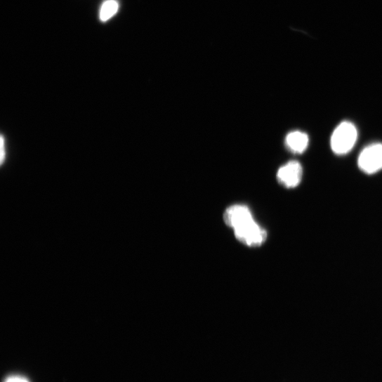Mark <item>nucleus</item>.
<instances>
[{
    "label": "nucleus",
    "instance_id": "nucleus-8",
    "mask_svg": "<svg viewBox=\"0 0 382 382\" xmlns=\"http://www.w3.org/2000/svg\"><path fill=\"white\" fill-rule=\"evenodd\" d=\"M5 382H29V381L22 376H13L8 378Z\"/></svg>",
    "mask_w": 382,
    "mask_h": 382
},
{
    "label": "nucleus",
    "instance_id": "nucleus-6",
    "mask_svg": "<svg viewBox=\"0 0 382 382\" xmlns=\"http://www.w3.org/2000/svg\"><path fill=\"white\" fill-rule=\"evenodd\" d=\"M308 136L301 131H293L285 138V145L294 154L303 153L309 145Z\"/></svg>",
    "mask_w": 382,
    "mask_h": 382
},
{
    "label": "nucleus",
    "instance_id": "nucleus-1",
    "mask_svg": "<svg viewBox=\"0 0 382 382\" xmlns=\"http://www.w3.org/2000/svg\"><path fill=\"white\" fill-rule=\"evenodd\" d=\"M357 130L351 122L344 121L334 130L331 138L333 152L338 155L348 154L355 146Z\"/></svg>",
    "mask_w": 382,
    "mask_h": 382
},
{
    "label": "nucleus",
    "instance_id": "nucleus-7",
    "mask_svg": "<svg viewBox=\"0 0 382 382\" xmlns=\"http://www.w3.org/2000/svg\"><path fill=\"white\" fill-rule=\"evenodd\" d=\"M119 4L117 0H105L100 11V19L106 22L112 19L119 11Z\"/></svg>",
    "mask_w": 382,
    "mask_h": 382
},
{
    "label": "nucleus",
    "instance_id": "nucleus-5",
    "mask_svg": "<svg viewBox=\"0 0 382 382\" xmlns=\"http://www.w3.org/2000/svg\"><path fill=\"white\" fill-rule=\"evenodd\" d=\"M223 218L225 224L233 230L253 220L250 209L244 205L229 207Z\"/></svg>",
    "mask_w": 382,
    "mask_h": 382
},
{
    "label": "nucleus",
    "instance_id": "nucleus-2",
    "mask_svg": "<svg viewBox=\"0 0 382 382\" xmlns=\"http://www.w3.org/2000/svg\"><path fill=\"white\" fill-rule=\"evenodd\" d=\"M238 241L250 247L261 246L267 239V232L252 220L234 230Z\"/></svg>",
    "mask_w": 382,
    "mask_h": 382
},
{
    "label": "nucleus",
    "instance_id": "nucleus-9",
    "mask_svg": "<svg viewBox=\"0 0 382 382\" xmlns=\"http://www.w3.org/2000/svg\"><path fill=\"white\" fill-rule=\"evenodd\" d=\"M4 148H5L4 138V137H2L1 138V163L2 164L4 163V161L5 159V156H6Z\"/></svg>",
    "mask_w": 382,
    "mask_h": 382
},
{
    "label": "nucleus",
    "instance_id": "nucleus-3",
    "mask_svg": "<svg viewBox=\"0 0 382 382\" xmlns=\"http://www.w3.org/2000/svg\"><path fill=\"white\" fill-rule=\"evenodd\" d=\"M358 166L367 174H373L382 169V144L374 143L366 147L358 157Z\"/></svg>",
    "mask_w": 382,
    "mask_h": 382
},
{
    "label": "nucleus",
    "instance_id": "nucleus-4",
    "mask_svg": "<svg viewBox=\"0 0 382 382\" xmlns=\"http://www.w3.org/2000/svg\"><path fill=\"white\" fill-rule=\"evenodd\" d=\"M303 169L300 162L291 161L281 166L277 173L278 182L285 187H296L301 183Z\"/></svg>",
    "mask_w": 382,
    "mask_h": 382
}]
</instances>
